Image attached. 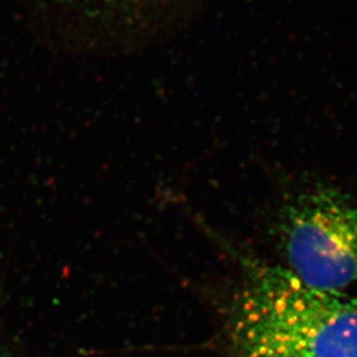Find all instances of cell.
Listing matches in <instances>:
<instances>
[{
  "instance_id": "cell-1",
  "label": "cell",
  "mask_w": 357,
  "mask_h": 357,
  "mask_svg": "<svg viewBox=\"0 0 357 357\" xmlns=\"http://www.w3.org/2000/svg\"><path fill=\"white\" fill-rule=\"evenodd\" d=\"M234 328L239 353L357 357V298L309 288L287 268L251 262Z\"/></svg>"
},
{
  "instance_id": "cell-3",
  "label": "cell",
  "mask_w": 357,
  "mask_h": 357,
  "mask_svg": "<svg viewBox=\"0 0 357 357\" xmlns=\"http://www.w3.org/2000/svg\"><path fill=\"white\" fill-rule=\"evenodd\" d=\"M241 357H283L278 356V355L271 354H257V353H241Z\"/></svg>"
},
{
  "instance_id": "cell-2",
  "label": "cell",
  "mask_w": 357,
  "mask_h": 357,
  "mask_svg": "<svg viewBox=\"0 0 357 357\" xmlns=\"http://www.w3.org/2000/svg\"><path fill=\"white\" fill-rule=\"evenodd\" d=\"M281 238L287 269L306 287L339 292L357 281V206L342 192L316 188L292 199Z\"/></svg>"
}]
</instances>
